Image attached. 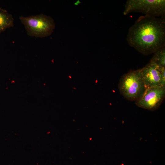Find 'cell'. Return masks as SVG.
Instances as JSON below:
<instances>
[{"instance_id": "3957f363", "label": "cell", "mask_w": 165, "mask_h": 165, "mask_svg": "<svg viewBox=\"0 0 165 165\" xmlns=\"http://www.w3.org/2000/svg\"><path fill=\"white\" fill-rule=\"evenodd\" d=\"M28 34L31 36L43 38L53 32L55 24L52 18L42 14L28 17L20 16Z\"/></svg>"}, {"instance_id": "9c48e42d", "label": "cell", "mask_w": 165, "mask_h": 165, "mask_svg": "<svg viewBox=\"0 0 165 165\" xmlns=\"http://www.w3.org/2000/svg\"><path fill=\"white\" fill-rule=\"evenodd\" d=\"M160 86L165 88V68L163 67L162 69Z\"/></svg>"}, {"instance_id": "ba28073f", "label": "cell", "mask_w": 165, "mask_h": 165, "mask_svg": "<svg viewBox=\"0 0 165 165\" xmlns=\"http://www.w3.org/2000/svg\"><path fill=\"white\" fill-rule=\"evenodd\" d=\"M154 53L151 61L160 66L165 68V47L159 49Z\"/></svg>"}, {"instance_id": "7a4b0ae2", "label": "cell", "mask_w": 165, "mask_h": 165, "mask_svg": "<svg viewBox=\"0 0 165 165\" xmlns=\"http://www.w3.org/2000/svg\"><path fill=\"white\" fill-rule=\"evenodd\" d=\"M118 88L121 94L127 99L136 101L139 99L146 89L140 69L123 75Z\"/></svg>"}, {"instance_id": "30bf717a", "label": "cell", "mask_w": 165, "mask_h": 165, "mask_svg": "<svg viewBox=\"0 0 165 165\" xmlns=\"http://www.w3.org/2000/svg\"><path fill=\"white\" fill-rule=\"evenodd\" d=\"M4 10H5L2 9V8H1L0 7V11H4Z\"/></svg>"}, {"instance_id": "5b68a950", "label": "cell", "mask_w": 165, "mask_h": 165, "mask_svg": "<svg viewBox=\"0 0 165 165\" xmlns=\"http://www.w3.org/2000/svg\"><path fill=\"white\" fill-rule=\"evenodd\" d=\"M165 96V88L160 86L146 89L141 97L136 101L138 107L149 110H154L160 105Z\"/></svg>"}, {"instance_id": "8992f818", "label": "cell", "mask_w": 165, "mask_h": 165, "mask_svg": "<svg viewBox=\"0 0 165 165\" xmlns=\"http://www.w3.org/2000/svg\"><path fill=\"white\" fill-rule=\"evenodd\" d=\"M151 61L140 69L145 89L160 86L162 68Z\"/></svg>"}, {"instance_id": "6da1fadb", "label": "cell", "mask_w": 165, "mask_h": 165, "mask_svg": "<svg viewBox=\"0 0 165 165\" xmlns=\"http://www.w3.org/2000/svg\"><path fill=\"white\" fill-rule=\"evenodd\" d=\"M127 40L129 46L145 55L165 47V16L140 17L129 28Z\"/></svg>"}, {"instance_id": "52a82bcc", "label": "cell", "mask_w": 165, "mask_h": 165, "mask_svg": "<svg viewBox=\"0 0 165 165\" xmlns=\"http://www.w3.org/2000/svg\"><path fill=\"white\" fill-rule=\"evenodd\" d=\"M13 26V19L6 10L0 11V33Z\"/></svg>"}, {"instance_id": "277c9868", "label": "cell", "mask_w": 165, "mask_h": 165, "mask_svg": "<svg viewBox=\"0 0 165 165\" xmlns=\"http://www.w3.org/2000/svg\"><path fill=\"white\" fill-rule=\"evenodd\" d=\"M139 12L145 16H163L165 14L164 0H128L125 5L124 15Z\"/></svg>"}]
</instances>
